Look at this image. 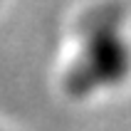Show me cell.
<instances>
[{
	"label": "cell",
	"mask_w": 131,
	"mask_h": 131,
	"mask_svg": "<svg viewBox=\"0 0 131 131\" xmlns=\"http://www.w3.org/2000/svg\"><path fill=\"white\" fill-rule=\"evenodd\" d=\"M131 72V52L119 32L109 25L87 37L84 54L67 72L64 89L72 96H87L102 87H114Z\"/></svg>",
	"instance_id": "6da1fadb"
}]
</instances>
